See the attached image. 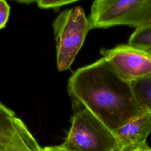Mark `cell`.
<instances>
[{
	"instance_id": "5b68a950",
	"label": "cell",
	"mask_w": 151,
	"mask_h": 151,
	"mask_svg": "<svg viewBox=\"0 0 151 151\" xmlns=\"http://www.w3.org/2000/svg\"><path fill=\"white\" fill-rule=\"evenodd\" d=\"M116 72L125 80L132 81L151 74V51L121 44L100 51Z\"/></svg>"
},
{
	"instance_id": "7a4b0ae2",
	"label": "cell",
	"mask_w": 151,
	"mask_h": 151,
	"mask_svg": "<svg viewBox=\"0 0 151 151\" xmlns=\"http://www.w3.org/2000/svg\"><path fill=\"white\" fill-rule=\"evenodd\" d=\"M71 127L56 151H117V140L102 122L85 107L72 105Z\"/></svg>"
},
{
	"instance_id": "ba28073f",
	"label": "cell",
	"mask_w": 151,
	"mask_h": 151,
	"mask_svg": "<svg viewBox=\"0 0 151 151\" xmlns=\"http://www.w3.org/2000/svg\"><path fill=\"white\" fill-rule=\"evenodd\" d=\"M136 98L149 112H151V74L130 81Z\"/></svg>"
},
{
	"instance_id": "277c9868",
	"label": "cell",
	"mask_w": 151,
	"mask_h": 151,
	"mask_svg": "<svg viewBox=\"0 0 151 151\" xmlns=\"http://www.w3.org/2000/svg\"><path fill=\"white\" fill-rule=\"evenodd\" d=\"M88 21L91 29L116 25L137 28L151 22V0H96Z\"/></svg>"
},
{
	"instance_id": "6da1fadb",
	"label": "cell",
	"mask_w": 151,
	"mask_h": 151,
	"mask_svg": "<svg viewBox=\"0 0 151 151\" xmlns=\"http://www.w3.org/2000/svg\"><path fill=\"white\" fill-rule=\"evenodd\" d=\"M72 105L85 107L111 131L148 112L130 81L103 57L77 69L68 81Z\"/></svg>"
},
{
	"instance_id": "9c48e42d",
	"label": "cell",
	"mask_w": 151,
	"mask_h": 151,
	"mask_svg": "<svg viewBox=\"0 0 151 151\" xmlns=\"http://www.w3.org/2000/svg\"><path fill=\"white\" fill-rule=\"evenodd\" d=\"M128 44L151 51V22L136 28L129 39Z\"/></svg>"
},
{
	"instance_id": "4fadbf2b",
	"label": "cell",
	"mask_w": 151,
	"mask_h": 151,
	"mask_svg": "<svg viewBox=\"0 0 151 151\" xmlns=\"http://www.w3.org/2000/svg\"><path fill=\"white\" fill-rule=\"evenodd\" d=\"M38 151H56L52 146H47L43 148H40Z\"/></svg>"
},
{
	"instance_id": "8fae6325",
	"label": "cell",
	"mask_w": 151,
	"mask_h": 151,
	"mask_svg": "<svg viewBox=\"0 0 151 151\" xmlns=\"http://www.w3.org/2000/svg\"><path fill=\"white\" fill-rule=\"evenodd\" d=\"M10 6L4 0H0V29L4 28L8 22Z\"/></svg>"
},
{
	"instance_id": "52a82bcc",
	"label": "cell",
	"mask_w": 151,
	"mask_h": 151,
	"mask_svg": "<svg viewBox=\"0 0 151 151\" xmlns=\"http://www.w3.org/2000/svg\"><path fill=\"white\" fill-rule=\"evenodd\" d=\"M117 142V151L146 142L151 132V112H146L112 131Z\"/></svg>"
},
{
	"instance_id": "8992f818",
	"label": "cell",
	"mask_w": 151,
	"mask_h": 151,
	"mask_svg": "<svg viewBox=\"0 0 151 151\" xmlns=\"http://www.w3.org/2000/svg\"><path fill=\"white\" fill-rule=\"evenodd\" d=\"M40 148L23 121L0 101V151H38Z\"/></svg>"
},
{
	"instance_id": "3957f363",
	"label": "cell",
	"mask_w": 151,
	"mask_h": 151,
	"mask_svg": "<svg viewBox=\"0 0 151 151\" xmlns=\"http://www.w3.org/2000/svg\"><path fill=\"white\" fill-rule=\"evenodd\" d=\"M59 71L70 68L91 29L83 9L76 6L63 11L52 23Z\"/></svg>"
},
{
	"instance_id": "30bf717a",
	"label": "cell",
	"mask_w": 151,
	"mask_h": 151,
	"mask_svg": "<svg viewBox=\"0 0 151 151\" xmlns=\"http://www.w3.org/2000/svg\"><path fill=\"white\" fill-rule=\"evenodd\" d=\"M77 1H65V0H58V1H36L38 6L41 8H45V9H57L60 7L68 5L71 3H74Z\"/></svg>"
},
{
	"instance_id": "7c38bea8",
	"label": "cell",
	"mask_w": 151,
	"mask_h": 151,
	"mask_svg": "<svg viewBox=\"0 0 151 151\" xmlns=\"http://www.w3.org/2000/svg\"><path fill=\"white\" fill-rule=\"evenodd\" d=\"M123 151H151V148L149 147L146 142L139 145L129 147Z\"/></svg>"
}]
</instances>
